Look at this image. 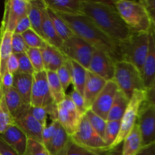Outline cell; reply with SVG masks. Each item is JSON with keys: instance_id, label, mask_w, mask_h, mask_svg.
<instances>
[{"instance_id": "obj_1", "label": "cell", "mask_w": 155, "mask_h": 155, "mask_svg": "<svg viewBox=\"0 0 155 155\" xmlns=\"http://www.w3.org/2000/svg\"><path fill=\"white\" fill-rule=\"evenodd\" d=\"M115 2L83 0V15L120 45L130 38L133 30L123 20Z\"/></svg>"}, {"instance_id": "obj_2", "label": "cell", "mask_w": 155, "mask_h": 155, "mask_svg": "<svg viewBox=\"0 0 155 155\" xmlns=\"http://www.w3.org/2000/svg\"><path fill=\"white\" fill-rule=\"evenodd\" d=\"M59 15L71 27L74 34L84 39L95 49L104 52L114 61H122L119 44L104 33L90 18L84 15Z\"/></svg>"}, {"instance_id": "obj_3", "label": "cell", "mask_w": 155, "mask_h": 155, "mask_svg": "<svg viewBox=\"0 0 155 155\" xmlns=\"http://www.w3.org/2000/svg\"><path fill=\"white\" fill-rule=\"evenodd\" d=\"M115 6L124 22L133 31L149 32L152 27L149 12L141 1L117 0Z\"/></svg>"}, {"instance_id": "obj_4", "label": "cell", "mask_w": 155, "mask_h": 155, "mask_svg": "<svg viewBox=\"0 0 155 155\" xmlns=\"http://www.w3.org/2000/svg\"><path fill=\"white\" fill-rule=\"evenodd\" d=\"M148 46L149 32L133 31L128 39L120 43L122 61L134 64L142 74Z\"/></svg>"}, {"instance_id": "obj_5", "label": "cell", "mask_w": 155, "mask_h": 155, "mask_svg": "<svg viewBox=\"0 0 155 155\" xmlns=\"http://www.w3.org/2000/svg\"><path fill=\"white\" fill-rule=\"evenodd\" d=\"M114 80L129 99H131L136 91L147 90L142 72L134 64L126 61L116 62Z\"/></svg>"}, {"instance_id": "obj_6", "label": "cell", "mask_w": 155, "mask_h": 155, "mask_svg": "<svg viewBox=\"0 0 155 155\" xmlns=\"http://www.w3.org/2000/svg\"><path fill=\"white\" fill-rule=\"evenodd\" d=\"M30 105L44 107L51 120H58V105L50 91L46 71L33 74Z\"/></svg>"}, {"instance_id": "obj_7", "label": "cell", "mask_w": 155, "mask_h": 155, "mask_svg": "<svg viewBox=\"0 0 155 155\" xmlns=\"http://www.w3.org/2000/svg\"><path fill=\"white\" fill-rule=\"evenodd\" d=\"M146 99L147 90H138L133 94L129 103L127 110L121 120L120 131L118 135L117 139L112 145V149L117 148L121 142H124L127 135L130 133V131L137 124L139 110L142 104Z\"/></svg>"}, {"instance_id": "obj_8", "label": "cell", "mask_w": 155, "mask_h": 155, "mask_svg": "<svg viewBox=\"0 0 155 155\" xmlns=\"http://www.w3.org/2000/svg\"><path fill=\"white\" fill-rule=\"evenodd\" d=\"M95 48L77 35L64 41L61 51L70 60L77 62L89 70Z\"/></svg>"}, {"instance_id": "obj_9", "label": "cell", "mask_w": 155, "mask_h": 155, "mask_svg": "<svg viewBox=\"0 0 155 155\" xmlns=\"http://www.w3.org/2000/svg\"><path fill=\"white\" fill-rule=\"evenodd\" d=\"M83 115L80 113L74 103L67 95L65 99L58 105V120L69 136L77 132Z\"/></svg>"}, {"instance_id": "obj_10", "label": "cell", "mask_w": 155, "mask_h": 155, "mask_svg": "<svg viewBox=\"0 0 155 155\" xmlns=\"http://www.w3.org/2000/svg\"><path fill=\"white\" fill-rule=\"evenodd\" d=\"M29 0H8L5 2L1 34L5 31L15 33L18 22L27 15Z\"/></svg>"}, {"instance_id": "obj_11", "label": "cell", "mask_w": 155, "mask_h": 155, "mask_svg": "<svg viewBox=\"0 0 155 155\" xmlns=\"http://www.w3.org/2000/svg\"><path fill=\"white\" fill-rule=\"evenodd\" d=\"M70 137L74 142L86 148L92 149L110 148L106 145L103 138L94 130L85 116H83L77 132Z\"/></svg>"}, {"instance_id": "obj_12", "label": "cell", "mask_w": 155, "mask_h": 155, "mask_svg": "<svg viewBox=\"0 0 155 155\" xmlns=\"http://www.w3.org/2000/svg\"><path fill=\"white\" fill-rule=\"evenodd\" d=\"M137 124L143 139V145L155 142V104L145 100L139 110Z\"/></svg>"}, {"instance_id": "obj_13", "label": "cell", "mask_w": 155, "mask_h": 155, "mask_svg": "<svg viewBox=\"0 0 155 155\" xmlns=\"http://www.w3.org/2000/svg\"><path fill=\"white\" fill-rule=\"evenodd\" d=\"M30 104H26L24 108L14 118V123L27 136L28 139L42 142L43 127L32 115Z\"/></svg>"}, {"instance_id": "obj_14", "label": "cell", "mask_w": 155, "mask_h": 155, "mask_svg": "<svg viewBox=\"0 0 155 155\" xmlns=\"http://www.w3.org/2000/svg\"><path fill=\"white\" fill-rule=\"evenodd\" d=\"M119 87L114 80L107 81L104 89L101 90L92 104L91 110L107 120L109 112L113 105Z\"/></svg>"}, {"instance_id": "obj_15", "label": "cell", "mask_w": 155, "mask_h": 155, "mask_svg": "<svg viewBox=\"0 0 155 155\" xmlns=\"http://www.w3.org/2000/svg\"><path fill=\"white\" fill-rule=\"evenodd\" d=\"M116 61L103 51L95 49L89 71L107 81L114 80Z\"/></svg>"}, {"instance_id": "obj_16", "label": "cell", "mask_w": 155, "mask_h": 155, "mask_svg": "<svg viewBox=\"0 0 155 155\" xmlns=\"http://www.w3.org/2000/svg\"><path fill=\"white\" fill-rule=\"evenodd\" d=\"M0 139L6 142L21 155L24 154L28 142L27 135L15 124L0 134Z\"/></svg>"}, {"instance_id": "obj_17", "label": "cell", "mask_w": 155, "mask_h": 155, "mask_svg": "<svg viewBox=\"0 0 155 155\" xmlns=\"http://www.w3.org/2000/svg\"><path fill=\"white\" fill-rule=\"evenodd\" d=\"M107 82V80L88 70L87 80L83 92V97L88 109L91 108L95 100L105 86Z\"/></svg>"}, {"instance_id": "obj_18", "label": "cell", "mask_w": 155, "mask_h": 155, "mask_svg": "<svg viewBox=\"0 0 155 155\" xmlns=\"http://www.w3.org/2000/svg\"><path fill=\"white\" fill-rule=\"evenodd\" d=\"M144 84L148 89L155 77V30L151 27L149 31V46L142 71Z\"/></svg>"}, {"instance_id": "obj_19", "label": "cell", "mask_w": 155, "mask_h": 155, "mask_svg": "<svg viewBox=\"0 0 155 155\" xmlns=\"http://www.w3.org/2000/svg\"><path fill=\"white\" fill-rule=\"evenodd\" d=\"M45 5L58 14L83 15V0H44Z\"/></svg>"}, {"instance_id": "obj_20", "label": "cell", "mask_w": 155, "mask_h": 155, "mask_svg": "<svg viewBox=\"0 0 155 155\" xmlns=\"http://www.w3.org/2000/svg\"><path fill=\"white\" fill-rule=\"evenodd\" d=\"M43 58L45 70L46 71H56L63 66L68 61L65 54L53 45L48 44L45 48L41 50Z\"/></svg>"}, {"instance_id": "obj_21", "label": "cell", "mask_w": 155, "mask_h": 155, "mask_svg": "<svg viewBox=\"0 0 155 155\" xmlns=\"http://www.w3.org/2000/svg\"><path fill=\"white\" fill-rule=\"evenodd\" d=\"M33 75L18 72L14 74L13 87L18 92L26 104L31 103Z\"/></svg>"}, {"instance_id": "obj_22", "label": "cell", "mask_w": 155, "mask_h": 155, "mask_svg": "<svg viewBox=\"0 0 155 155\" xmlns=\"http://www.w3.org/2000/svg\"><path fill=\"white\" fill-rule=\"evenodd\" d=\"M45 5L44 0H29L27 10V16L31 23L32 29L44 39L45 37L42 32V11Z\"/></svg>"}, {"instance_id": "obj_23", "label": "cell", "mask_w": 155, "mask_h": 155, "mask_svg": "<svg viewBox=\"0 0 155 155\" xmlns=\"http://www.w3.org/2000/svg\"><path fill=\"white\" fill-rule=\"evenodd\" d=\"M123 142L122 155H136L144 147L143 139L139 126L137 124Z\"/></svg>"}, {"instance_id": "obj_24", "label": "cell", "mask_w": 155, "mask_h": 155, "mask_svg": "<svg viewBox=\"0 0 155 155\" xmlns=\"http://www.w3.org/2000/svg\"><path fill=\"white\" fill-rule=\"evenodd\" d=\"M42 32L45 41L49 45H53L61 51L64 41L59 36L51 18L47 13L46 5H45L42 11Z\"/></svg>"}, {"instance_id": "obj_25", "label": "cell", "mask_w": 155, "mask_h": 155, "mask_svg": "<svg viewBox=\"0 0 155 155\" xmlns=\"http://www.w3.org/2000/svg\"><path fill=\"white\" fill-rule=\"evenodd\" d=\"M69 140V135L61 125L55 136L45 146L48 149L50 155H64Z\"/></svg>"}, {"instance_id": "obj_26", "label": "cell", "mask_w": 155, "mask_h": 155, "mask_svg": "<svg viewBox=\"0 0 155 155\" xmlns=\"http://www.w3.org/2000/svg\"><path fill=\"white\" fill-rule=\"evenodd\" d=\"M0 95L4 96L6 104L13 118H15L26 105L22 97L14 87L10 88L3 92L0 91Z\"/></svg>"}, {"instance_id": "obj_27", "label": "cell", "mask_w": 155, "mask_h": 155, "mask_svg": "<svg viewBox=\"0 0 155 155\" xmlns=\"http://www.w3.org/2000/svg\"><path fill=\"white\" fill-rule=\"evenodd\" d=\"M14 33L5 31L1 34V48H0V76L3 75L7 70V62L13 54L12 50V36Z\"/></svg>"}, {"instance_id": "obj_28", "label": "cell", "mask_w": 155, "mask_h": 155, "mask_svg": "<svg viewBox=\"0 0 155 155\" xmlns=\"http://www.w3.org/2000/svg\"><path fill=\"white\" fill-rule=\"evenodd\" d=\"M130 99L121 90H118L111 109L109 112L107 121L121 120L127 110Z\"/></svg>"}, {"instance_id": "obj_29", "label": "cell", "mask_w": 155, "mask_h": 155, "mask_svg": "<svg viewBox=\"0 0 155 155\" xmlns=\"http://www.w3.org/2000/svg\"><path fill=\"white\" fill-rule=\"evenodd\" d=\"M117 148L110 149H92L78 145L70 137L64 155H112Z\"/></svg>"}, {"instance_id": "obj_30", "label": "cell", "mask_w": 155, "mask_h": 155, "mask_svg": "<svg viewBox=\"0 0 155 155\" xmlns=\"http://www.w3.org/2000/svg\"><path fill=\"white\" fill-rule=\"evenodd\" d=\"M46 11L48 16L51 18V21H52L53 24H54L56 31H57L59 36L61 38L64 42L68 40V39H70V38L75 35L73 30L71 29V27L68 26V24L65 22L64 20L60 16L58 13L53 11L52 9L48 8L47 6Z\"/></svg>"}, {"instance_id": "obj_31", "label": "cell", "mask_w": 155, "mask_h": 155, "mask_svg": "<svg viewBox=\"0 0 155 155\" xmlns=\"http://www.w3.org/2000/svg\"><path fill=\"white\" fill-rule=\"evenodd\" d=\"M71 64L74 89L83 95L85 85L87 80L88 70L74 61L71 60Z\"/></svg>"}, {"instance_id": "obj_32", "label": "cell", "mask_w": 155, "mask_h": 155, "mask_svg": "<svg viewBox=\"0 0 155 155\" xmlns=\"http://www.w3.org/2000/svg\"><path fill=\"white\" fill-rule=\"evenodd\" d=\"M47 77L51 95L57 105H58L66 98V92L61 83L57 73L54 71H47Z\"/></svg>"}, {"instance_id": "obj_33", "label": "cell", "mask_w": 155, "mask_h": 155, "mask_svg": "<svg viewBox=\"0 0 155 155\" xmlns=\"http://www.w3.org/2000/svg\"><path fill=\"white\" fill-rule=\"evenodd\" d=\"M120 126L121 120L107 121L103 139L108 148H111L112 145L117 139L118 135L120 131Z\"/></svg>"}, {"instance_id": "obj_34", "label": "cell", "mask_w": 155, "mask_h": 155, "mask_svg": "<svg viewBox=\"0 0 155 155\" xmlns=\"http://www.w3.org/2000/svg\"><path fill=\"white\" fill-rule=\"evenodd\" d=\"M14 124V118L6 104L4 96L0 95V134Z\"/></svg>"}, {"instance_id": "obj_35", "label": "cell", "mask_w": 155, "mask_h": 155, "mask_svg": "<svg viewBox=\"0 0 155 155\" xmlns=\"http://www.w3.org/2000/svg\"><path fill=\"white\" fill-rule=\"evenodd\" d=\"M22 36L29 48H38V49L42 50L45 48L48 44L33 29L27 30V32L23 33Z\"/></svg>"}, {"instance_id": "obj_36", "label": "cell", "mask_w": 155, "mask_h": 155, "mask_svg": "<svg viewBox=\"0 0 155 155\" xmlns=\"http://www.w3.org/2000/svg\"><path fill=\"white\" fill-rule=\"evenodd\" d=\"M87 118L88 121L91 124L94 130L101 136L104 137V132H105L106 127H107V121L92 111L91 109L88 110L84 115Z\"/></svg>"}, {"instance_id": "obj_37", "label": "cell", "mask_w": 155, "mask_h": 155, "mask_svg": "<svg viewBox=\"0 0 155 155\" xmlns=\"http://www.w3.org/2000/svg\"><path fill=\"white\" fill-rule=\"evenodd\" d=\"M59 80H60L62 86H63L64 89L66 92L69 86L71 84H73V80H72V74H71V60L68 59L64 64L62 67H61L57 71H56Z\"/></svg>"}, {"instance_id": "obj_38", "label": "cell", "mask_w": 155, "mask_h": 155, "mask_svg": "<svg viewBox=\"0 0 155 155\" xmlns=\"http://www.w3.org/2000/svg\"><path fill=\"white\" fill-rule=\"evenodd\" d=\"M27 54L28 55L33 68H34L35 73L42 72L45 71V65H44L43 58L42 55V51L38 48H29L27 50Z\"/></svg>"}, {"instance_id": "obj_39", "label": "cell", "mask_w": 155, "mask_h": 155, "mask_svg": "<svg viewBox=\"0 0 155 155\" xmlns=\"http://www.w3.org/2000/svg\"><path fill=\"white\" fill-rule=\"evenodd\" d=\"M23 155H50L42 142L28 139L27 148Z\"/></svg>"}, {"instance_id": "obj_40", "label": "cell", "mask_w": 155, "mask_h": 155, "mask_svg": "<svg viewBox=\"0 0 155 155\" xmlns=\"http://www.w3.org/2000/svg\"><path fill=\"white\" fill-rule=\"evenodd\" d=\"M29 49L28 45L26 43L22 34L14 33L12 36V50L13 54H21V53H27Z\"/></svg>"}, {"instance_id": "obj_41", "label": "cell", "mask_w": 155, "mask_h": 155, "mask_svg": "<svg viewBox=\"0 0 155 155\" xmlns=\"http://www.w3.org/2000/svg\"><path fill=\"white\" fill-rule=\"evenodd\" d=\"M60 127L61 124L58 120H51V122L44 129L42 133V143L44 145H47L53 139Z\"/></svg>"}, {"instance_id": "obj_42", "label": "cell", "mask_w": 155, "mask_h": 155, "mask_svg": "<svg viewBox=\"0 0 155 155\" xmlns=\"http://www.w3.org/2000/svg\"><path fill=\"white\" fill-rule=\"evenodd\" d=\"M69 96L73 101V102L74 103L77 108L78 109L79 111L84 116L86 111L89 109H88L87 106H86L83 95L81 93H80L78 91L76 90L75 89H73L72 91L70 92Z\"/></svg>"}, {"instance_id": "obj_43", "label": "cell", "mask_w": 155, "mask_h": 155, "mask_svg": "<svg viewBox=\"0 0 155 155\" xmlns=\"http://www.w3.org/2000/svg\"><path fill=\"white\" fill-rule=\"evenodd\" d=\"M16 55L19 61V71L18 72L33 75L35 74L34 68L27 53L17 54Z\"/></svg>"}, {"instance_id": "obj_44", "label": "cell", "mask_w": 155, "mask_h": 155, "mask_svg": "<svg viewBox=\"0 0 155 155\" xmlns=\"http://www.w3.org/2000/svg\"><path fill=\"white\" fill-rule=\"evenodd\" d=\"M30 111L33 117L40 123L41 125L45 129L48 126L47 124V117H48V111L46 109L41 107L30 105Z\"/></svg>"}, {"instance_id": "obj_45", "label": "cell", "mask_w": 155, "mask_h": 155, "mask_svg": "<svg viewBox=\"0 0 155 155\" xmlns=\"http://www.w3.org/2000/svg\"><path fill=\"white\" fill-rule=\"evenodd\" d=\"M1 77V89L0 91H5L10 88L13 87L14 86V74L9 72L8 71H6Z\"/></svg>"}, {"instance_id": "obj_46", "label": "cell", "mask_w": 155, "mask_h": 155, "mask_svg": "<svg viewBox=\"0 0 155 155\" xmlns=\"http://www.w3.org/2000/svg\"><path fill=\"white\" fill-rule=\"evenodd\" d=\"M30 29H32L31 23H30L28 16L27 15V16L23 18L18 22V25L16 26V28H15V33H19V34H23V33L27 32V30H30Z\"/></svg>"}, {"instance_id": "obj_47", "label": "cell", "mask_w": 155, "mask_h": 155, "mask_svg": "<svg viewBox=\"0 0 155 155\" xmlns=\"http://www.w3.org/2000/svg\"><path fill=\"white\" fill-rule=\"evenodd\" d=\"M7 70L12 74H17L19 71V61L15 54H12L8 60Z\"/></svg>"}, {"instance_id": "obj_48", "label": "cell", "mask_w": 155, "mask_h": 155, "mask_svg": "<svg viewBox=\"0 0 155 155\" xmlns=\"http://www.w3.org/2000/svg\"><path fill=\"white\" fill-rule=\"evenodd\" d=\"M0 155H21L6 142L0 139Z\"/></svg>"}, {"instance_id": "obj_49", "label": "cell", "mask_w": 155, "mask_h": 155, "mask_svg": "<svg viewBox=\"0 0 155 155\" xmlns=\"http://www.w3.org/2000/svg\"><path fill=\"white\" fill-rule=\"evenodd\" d=\"M136 155H155V142L144 146Z\"/></svg>"}, {"instance_id": "obj_50", "label": "cell", "mask_w": 155, "mask_h": 155, "mask_svg": "<svg viewBox=\"0 0 155 155\" xmlns=\"http://www.w3.org/2000/svg\"><path fill=\"white\" fill-rule=\"evenodd\" d=\"M147 101L155 104V77L151 86L147 89Z\"/></svg>"}, {"instance_id": "obj_51", "label": "cell", "mask_w": 155, "mask_h": 155, "mask_svg": "<svg viewBox=\"0 0 155 155\" xmlns=\"http://www.w3.org/2000/svg\"><path fill=\"white\" fill-rule=\"evenodd\" d=\"M147 8H155V0H142Z\"/></svg>"}, {"instance_id": "obj_52", "label": "cell", "mask_w": 155, "mask_h": 155, "mask_svg": "<svg viewBox=\"0 0 155 155\" xmlns=\"http://www.w3.org/2000/svg\"><path fill=\"white\" fill-rule=\"evenodd\" d=\"M148 12H149L150 17H151L152 26L155 30V8H148Z\"/></svg>"}, {"instance_id": "obj_53", "label": "cell", "mask_w": 155, "mask_h": 155, "mask_svg": "<svg viewBox=\"0 0 155 155\" xmlns=\"http://www.w3.org/2000/svg\"><path fill=\"white\" fill-rule=\"evenodd\" d=\"M112 155H122V151H118V150L116 149V151Z\"/></svg>"}]
</instances>
